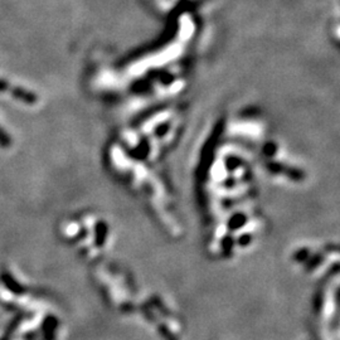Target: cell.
Segmentation results:
<instances>
[{"mask_svg": "<svg viewBox=\"0 0 340 340\" xmlns=\"http://www.w3.org/2000/svg\"><path fill=\"white\" fill-rule=\"evenodd\" d=\"M12 92H13V96H14L15 99L20 100V101L24 102V104L34 105L35 102H37V96H35L33 92L23 88V87H15V88H13Z\"/></svg>", "mask_w": 340, "mask_h": 340, "instance_id": "1", "label": "cell"}, {"mask_svg": "<svg viewBox=\"0 0 340 340\" xmlns=\"http://www.w3.org/2000/svg\"><path fill=\"white\" fill-rule=\"evenodd\" d=\"M10 145H12V139H10L9 135L0 127V147L9 148Z\"/></svg>", "mask_w": 340, "mask_h": 340, "instance_id": "2", "label": "cell"}, {"mask_svg": "<svg viewBox=\"0 0 340 340\" xmlns=\"http://www.w3.org/2000/svg\"><path fill=\"white\" fill-rule=\"evenodd\" d=\"M8 88H9V83L5 80H3V78H0V92H5Z\"/></svg>", "mask_w": 340, "mask_h": 340, "instance_id": "3", "label": "cell"}]
</instances>
